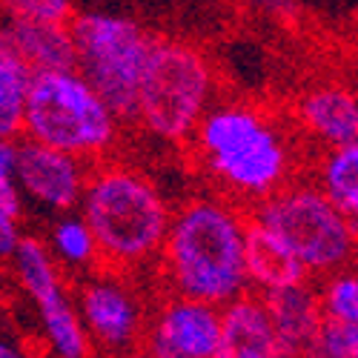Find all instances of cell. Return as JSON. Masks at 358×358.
Wrapping results in <instances>:
<instances>
[{
    "instance_id": "cell-1",
    "label": "cell",
    "mask_w": 358,
    "mask_h": 358,
    "mask_svg": "<svg viewBox=\"0 0 358 358\" xmlns=\"http://www.w3.org/2000/svg\"><path fill=\"white\" fill-rule=\"evenodd\" d=\"M192 152L227 201L252 206L295 178V143L264 109L229 101L213 103L198 121Z\"/></svg>"
},
{
    "instance_id": "cell-2",
    "label": "cell",
    "mask_w": 358,
    "mask_h": 358,
    "mask_svg": "<svg viewBox=\"0 0 358 358\" xmlns=\"http://www.w3.org/2000/svg\"><path fill=\"white\" fill-rule=\"evenodd\" d=\"M244 227L247 215L241 206L224 195L192 198L172 213L158 255L166 289L213 307H224L247 292Z\"/></svg>"
},
{
    "instance_id": "cell-3",
    "label": "cell",
    "mask_w": 358,
    "mask_h": 358,
    "mask_svg": "<svg viewBox=\"0 0 358 358\" xmlns=\"http://www.w3.org/2000/svg\"><path fill=\"white\" fill-rule=\"evenodd\" d=\"M78 203L103 270L135 273L158 261L172 210L141 169L101 161L89 169Z\"/></svg>"
},
{
    "instance_id": "cell-4",
    "label": "cell",
    "mask_w": 358,
    "mask_h": 358,
    "mask_svg": "<svg viewBox=\"0 0 358 358\" xmlns=\"http://www.w3.org/2000/svg\"><path fill=\"white\" fill-rule=\"evenodd\" d=\"M213 103L215 69L206 52L184 38H152L138 86L135 124L161 141L184 143Z\"/></svg>"
},
{
    "instance_id": "cell-5",
    "label": "cell",
    "mask_w": 358,
    "mask_h": 358,
    "mask_svg": "<svg viewBox=\"0 0 358 358\" xmlns=\"http://www.w3.org/2000/svg\"><path fill=\"white\" fill-rule=\"evenodd\" d=\"M121 132V121L78 69L32 75L26 95L23 135L69 152L80 161L106 158Z\"/></svg>"
},
{
    "instance_id": "cell-6",
    "label": "cell",
    "mask_w": 358,
    "mask_h": 358,
    "mask_svg": "<svg viewBox=\"0 0 358 358\" xmlns=\"http://www.w3.org/2000/svg\"><path fill=\"white\" fill-rule=\"evenodd\" d=\"M250 218L275 232L310 275L347 270L355 258V221L310 181L292 178L278 192L252 203Z\"/></svg>"
},
{
    "instance_id": "cell-7",
    "label": "cell",
    "mask_w": 358,
    "mask_h": 358,
    "mask_svg": "<svg viewBox=\"0 0 358 358\" xmlns=\"http://www.w3.org/2000/svg\"><path fill=\"white\" fill-rule=\"evenodd\" d=\"M75 43V69L103 98L121 124H135L138 86L152 38L146 29L124 15L86 12L69 17Z\"/></svg>"
},
{
    "instance_id": "cell-8",
    "label": "cell",
    "mask_w": 358,
    "mask_h": 358,
    "mask_svg": "<svg viewBox=\"0 0 358 358\" xmlns=\"http://www.w3.org/2000/svg\"><path fill=\"white\" fill-rule=\"evenodd\" d=\"M15 275L35 301L43 333L49 338V347L57 358H86L89 355V336L80 324V315L75 310V301L66 295L61 273L52 252L38 238H23L12 252Z\"/></svg>"
},
{
    "instance_id": "cell-9",
    "label": "cell",
    "mask_w": 358,
    "mask_h": 358,
    "mask_svg": "<svg viewBox=\"0 0 358 358\" xmlns=\"http://www.w3.org/2000/svg\"><path fill=\"white\" fill-rule=\"evenodd\" d=\"M143 336L152 358H213L221 336V307L169 292Z\"/></svg>"
},
{
    "instance_id": "cell-10",
    "label": "cell",
    "mask_w": 358,
    "mask_h": 358,
    "mask_svg": "<svg viewBox=\"0 0 358 358\" xmlns=\"http://www.w3.org/2000/svg\"><path fill=\"white\" fill-rule=\"evenodd\" d=\"M124 273L95 275L78 289V315L86 336H92L106 350H129L143 336V310Z\"/></svg>"
},
{
    "instance_id": "cell-11",
    "label": "cell",
    "mask_w": 358,
    "mask_h": 358,
    "mask_svg": "<svg viewBox=\"0 0 358 358\" xmlns=\"http://www.w3.org/2000/svg\"><path fill=\"white\" fill-rule=\"evenodd\" d=\"M86 175H89L86 161L69 152H61V149L29 138L17 143V166H15L17 189L20 195L41 203L43 210L52 213L75 210L86 184Z\"/></svg>"
},
{
    "instance_id": "cell-12",
    "label": "cell",
    "mask_w": 358,
    "mask_h": 358,
    "mask_svg": "<svg viewBox=\"0 0 358 358\" xmlns=\"http://www.w3.org/2000/svg\"><path fill=\"white\" fill-rule=\"evenodd\" d=\"M0 52H6L23 66L38 72L75 69V43L69 32V20H29L9 17L0 26Z\"/></svg>"
},
{
    "instance_id": "cell-13",
    "label": "cell",
    "mask_w": 358,
    "mask_h": 358,
    "mask_svg": "<svg viewBox=\"0 0 358 358\" xmlns=\"http://www.w3.org/2000/svg\"><path fill=\"white\" fill-rule=\"evenodd\" d=\"M281 341L258 292H241L221 307V336L213 358H278Z\"/></svg>"
},
{
    "instance_id": "cell-14",
    "label": "cell",
    "mask_w": 358,
    "mask_h": 358,
    "mask_svg": "<svg viewBox=\"0 0 358 358\" xmlns=\"http://www.w3.org/2000/svg\"><path fill=\"white\" fill-rule=\"evenodd\" d=\"M298 127L330 146L358 143V101L341 83H315L298 98Z\"/></svg>"
},
{
    "instance_id": "cell-15",
    "label": "cell",
    "mask_w": 358,
    "mask_h": 358,
    "mask_svg": "<svg viewBox=\"0 0 358 358\" xmlns=\"http://www.w3.org/2000/svg\"><path fill=\"white\" fill-rule=\"evenodd\" d=\"M244 266H247V284L258 292L281 289L289 284H301L310 278L304 264L295 258V252L281 241L275 232L247 215L244 227Z\"/></svg>"
},
{
    "instance_id": "cell-16",
    "label": "cell",
    "mask_w": 358,
    "mask_h": 358,
    "mask_svg": "<svg viewBox=\"0 0 358 358\" xmlns=\"http://www.w3.org/2000/svg\"><path fill=\"white\" fill-rule=\"evenodd\" d=\"M264 310L273 321V330L281 341V347L304 352L307 341L313 338L315 327L321 321V301H318V289H313L307 281L301 284H289L281 289L270 292H258Z\"/></svg>"
},
{
    "instance_id": "cell-17",
    "label": "cell",
    "mask_w": 358,
    "mask_h": 358,
    "mask_svg": "<svg viewBox=\"0 0 358 358\" xmlns=\"http://www.w3.org/2000/svg\"><path fill=\"white\" fill-rule=\"evenodd\" d=\"M327 201L347 218L358 215V143L330 146L318 164V184Z\"/></svg>"
},
{
    "instance_id": "cell-18",
    "label": "cell",
    "mask_w": 358,
    "mask_h": 358,
    "mask_svg": "<svg viewBox=\"0 0 358 358\" xmlns=\"http://www.w3.org/2000/svg\"><path fill=\"white\" fill-rule=\"evenodd\" d=\"M32 86V69L17 57L0 52V138L23 135L26 95Z\"/></svg>"
},
{
    "instance_id": "cell-19",
    "label": "cell",
    "mask_w": 358,
    "mask_h": 358,
    "mask_svg": "<svg viewBox=\"0 0 358 358\" xmlns=\"http://www.w3.org/2000/svg\"><path fill=\"white\" fill-rule=\"evenodd\" d=\"M52 258H57L66 266H98V247L95 238L89 232L83 218L75 215H64L52 229Z\"/></svg>"
},
{
    "instance_id": "cell-20",
    "label": "cell",
    "mask_w": 358,
    "mask_h": 358,
    "mask_svg": "<svg viewBox=\"0 0 358 358\" xmlns=\"http://www.w3.org/2000/svg\"><path fill=\"white\" fill-rule=\"evenodd\" d=\"M301 358H358V324L321 315Z\"/></svg>"
},
{
    "instance_id": "cell-21",
    "label": "cell",
    "mask_w": 358,
    "mask_h": 358,
    "mask_svg": "<svg viewBox=\"0 0 358 358\" xmlns=\"http://www.w3.org/2000/svg\"><path fill=\"white\" fill-rule=\"evenodd\" d=\"M321 313L327 318H338L358 324V278L350 270H338L327 275L324 289L318 292Z\"/></svg>"
},
{
    "instance_id": "cell-22",
    "label": "cell",
    "mask_w": 358,
    "mask_h": 358,
    "mask_svg": "<svg viewBox=\"0 0 358 358\" xmlns=\"http://www.w3.org/2000/svg\"><path fill=\"white\" fill-rule=\"evenodd\" d=\"M0 9H3L9 17H29V20L66 23L72 17L69 0H0Z\"/></svg>"
},
{
    "instance_id": "cell-23",
    "label": "cell",
    "mask_w": 358,
    "mask_h": 358,
    "mask_svg": "<svg viewBox=\"0 0 358 358\" xmlns=\"http://www.w3.org/2000/svg\"><path fill=\"white\" fill-rule=\"evenodd\" d=\"M15 166H17V141L0 138V184L15 181Z\"/></svg>"
},
{
    "instance_id": "cell-24",
    "label": "cell",
    "mask_w": 358,
    "mask_h": 358,
    "mask_svg": "<svg viewBox=\"0 0 358 358\" xmlns=\"http://www.w3.org/2000/svg\"><path fill=\"white\" fill-rule=\"evenodd\" d=\"M20 241V229H17V218L0 213V258H12L15 247Z\"/></svg>"
},
{
    "instance_id": "cell-25",
    "label": "cell",
    "mask_w": 358,
    "mask_h": 358,
    "mask_svg": "<svg viewBox=\"0 0 358 358\" xmlns=\"http://www.w3.org/2000/svg\"><path fill=\"white\" fill-rule=\"evenodd\" d=\"M20 210H23V195L17 189V181L0 184V213H6L12 218H20Z\"/></svg>"
},
{
    "instance_id": "cell-26",
    "label": "cell",
    "mask_w": 358,
    "mask_h": 358,
    "mask_svg": "<svg viewBox=\"0 0 358 358\" xmlns=\"http://www.w3.org/2000/svg\"><path fill=\"white\" fill-rule=\"evenodd\" d=\"M244 3H250L252 9L266 12V15H284L292 0H244Z\"/></svg>"
},
{
    "instance_id": "cell-27",
    "label": "cell",
    "mask_w": 358,
    "mask_h": 358,
    "mask_svg": "<svg viewBox=\"0 0 358 358\" xmlns=\"http://www.w3.org/2000/svg\"><path fill=\"white\" fill-rule=\"evenodd\" d=\"M0 358H32V355L23 352L20 347H15V344H9V341L0 338Z\"/></svg>"
},
{
    "instance_id": "cell-28",
    "label": "cell",
    "mask_w": 358,
    "mask_h": 358,
    "mask_svg": "<svg viewBox=\"0 0 358 358\" xmlns=\"http://www.w3.org/2000/svg\"><path fill=\"white\" fill-rule=\"evenodd\" d=\"M129 358H152V355H149V352H132Z\"/></svg>"
}]
</instances>
